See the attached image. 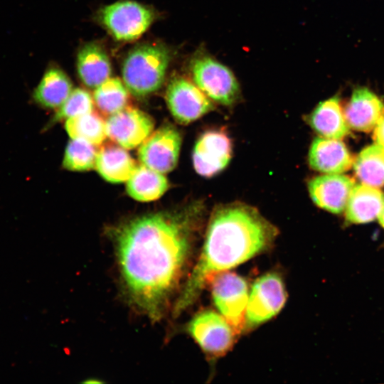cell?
<instances>
[{"mask_svg":"<svg viewBox=\"0 0 384 384\" xmlns=\"http://www.w3.org/2000/svg\"><path fill=\"white\" fill-rule=\"evenodd\" d=\"M208 284L214 304L220 314L236 334L241 333L245 329L249 297L245 279L234 272L224 271L216 274Z\"/></svg>","mask_w":384,"mask_h":384,"instance_id":"5b68a950","label":"cell"},{"mask_svg":"<svg viewBox=\"0 0 384 384\" xmlns=\"http://www.w3.org/2000/svg\"><path fill=\"white\" fill-rule=\"evenodd\" d=\"M98 149L86 141L72 139L68 144L63 166L72 171H86L95 168Z\"/></svg>","mask_w":384,"mask_h":384,"instance_id":"d4e9b609","label":"cell"},{"mask_svg":"<svg viewBox=\"0 0 384 384\" xmlns=\"http://www.w3.org/2000/svg\"><path fill=\"white\" fill-rule=\"evenodd\" d=\"M373 139L376 144L384 147V115L374 128Z\"/></svg>","mask_w":384,"mask_h":384,"instance_id":"4316f807","label":"cell"},{"mask_svg":"<svg viewBox=\"0 0 384 384\" xmlns=\"http://www.w3.org/2000/svg\"><path fill=\"white\" fill-rule=\"evenodd\" d=\"M355 181L339 174H325L311 178L308 190L313 202L332 213H341L346 208Z\"/></svg>","mask_w":384,"mask_h":384,"instance_id":"4fadbf2b","label":"cell"},{"mask_svg":"<svg viewBox=\"0 0 384 384\" xmlns=\"http://www.w3.org/2000/svg\"><path fill=\"white\" fill-rule=\"evenodd\" d=\"M277 233L276 227L252 206L235 202L216 207L198 260L175 303L174 315L190 306L216 274L270 248Z\"/></svg>","mask_w":384,"mask_h":384,"instance_id":"7a4b0ae2","label":"cell"},{"mask_svg":"<svg viewBox=\"0 0 384 384\" xmlns=\"http://www.w3.org/2000/svg\"><path fill=\"white\" fill-rule=\"evenodd\" d=\"M191 213L143 215L124 223L114 234L126 292L152 321L163 315L191 253L195 225Z\"/></svg>","mask_w":384,"mask_h":384,"instance_id":"6da1fadb","label":"cell"},{"mask_svg":"<svg viewBox=\"0 0 384 384\" xmlns=\"http://www.w3.org/2000/svg\"><path fill=\"white\" fill-rule=\"evenodd\" d=\"M187 331L201 349L213 357L225 354L233 346L236 335L227 320L212 310L196 314L188 323Z\"/></svg>","mask_w":384,"mask_h":384,"instance_id":"ba28073f","label":"cell"},{"mask_svg":"<svg viewBox=\"0 0 384 384\" xmlns=\"http://www.w3.org/2000/svg\"><path fill=\"white\" fill-rule=\"evenodd\" d=\"M171 59L169 49L162 43H143L132 49L122 69L123 82L129 93L142 97L159 90Z\"/></svg>","mask_w":384,"mask_h":384,"instance_id":"3957f363","label":"cell"},{"mask_svg":"<svg viewBox=\"0 0 384 384\" xmlns=\"http://www.w3.org/2000/svg\"><path fill=\"white\" fill-rule=\"evenodd\" d=\"M65 127L72 139L99 146L106 137V121L94 111L65 120Z\"/></svg>","mask_w":384,"mask_h":384,"instance_id":"603a6c76","label":"cell"},{"mask_svg":"<svg viewBox=\"0 0 384 384\" xmlns=\"http://www.w3.org/2000/svg\"><path fill=\"white\" fill-rule=\"evenodd\" d=\"M154 127V122L149 114L129 105L106 120L107 137L126 149L141 145Z\"/></svg>","mask_w":384,"mask_h":384,"instance_id":"8fae6325","label":"cell"},{"mask_svg":"<svg viewBox=\"0 0 384 384\" xmlns=\"http://www.w3.org/2000/svg\"><path fill=\"white\" fill-rule=\"evenodd\" d=\"M384 206V193L377 187L355 185L346 207V218L351 223H369L378 217Z\"/></svg>","mask_w":384,"mask_h":384,"instance_id":"d6986e66","label":"cell"},{"mask_svg":"<svg viewBox=\"0 0 384 384\" xmlns=\"http://www.w3.org/2000/svg\"><path fill=\"white\" fill-rule=\"evenodd\" d=\"M137 166L134 159L126 149L117 144H106L98 149L95 169L108 182L118 183L127 181Z\"/></svg>","mask_w":384,"mask_h":384,"instance_id":"ac0fdd59","label":"cell"},{"mask_svg":"<svg viewBox=\"0 0 384 384\" xmlns=\"http://www.w3.org/2000/svg\"><path fill=\"white\" fill-rule=\"evenodd\" d=\"M361 183L373 187L384 186V147L372 144L363 149L353 164Z\"/></svg>","mask_w":384,"mask_h":384,"instance_id":"7402d4cb","label":"cell"},{"mask_svg":"<svg viewBox=\"0 0 384 384\" xmlns=\"http://www.w3.org/2000/svg\"><path fill=\"white\" fill-rule=\"evenodd\" d=\"M354 159L346 146L339 139L316 137L309 152L311 169L329 174H341L349 170Z\"/></svg>","mask_w":384,"mask_h":384,"instance_id":"9a60e30c","label":"cell"},{"mask_svg":"<svg viewBox=\"0 0 384 384\" xmlns=\"http://www.w3.org/2000/svg\"><path fill=\"white\" fill-rule=\"evenodd\" d=\"M100 18L116 40L133 41L147 31L154 19V14L138 2L122 1L103 8Z\"/></svg>","mask_w":384,"mask_h":384,"instance_id":"8992f818","label":"cell"},{"mask_svg":"<svg viewBox=\"0 0 384 384\" xmlns=\"http://www.w3.org/2000/svg\"><path fill=\"white\" fill-rule=\"evenodd\" d=\"M129 91L118 78H109L94 91V102L105 115H111L128 106Z\"/></svg>","mask_w":384,"mask_h":384,"instance_id":"cb8c5ba5","label":"cell"},{"mask_svg":"<svg viewBox=\"0 0 384 384\" xmlns=\"http://www.w3.org/2000/svg\"><path fill=\"white\" fill-rule=\"evenodd\" d=\"M77 69L83 84L92 89L110 78L112 72L107 53L96 43H86L80 49L77 55Z\"/></svg>","mask_w":384,"mask_h":384,"instance_id":"e0dca14e","label":"cell"},{"mask_svg":"<svg viewBox=\"0 0 384 384\" xmlns=\"http://www.w3.org/2000/svg\"><path fill=\"white\" fill-rule=\"evenodd\" d=\"M190 71L193 82L211 100L232 105L238 100L240 86L233 73L206 52L194 55Z\"/></svg>","mask_w":384,"mask_h":384,"instance_id":"277c9868","label":"cell"},{"mask_svg":"<svg viewBox=\"0 0 384 384\" xmlns=\"http://www.w3.org/2000/svg\"><path fill=\"white\" fill-rule=\"evenodd\" d=\"M94 101L92 97L85 89L80 87L72 90L63 104L57 109L46 128L55 123L84 114L93 111Z\"/></svg>","mask_w":384,"mask_h":384,"instance_id":"484cf974","label":"cell"},{"mask_svg":"<svg viewBox=\"0 0 384 384\" xmlns=\"http://www.w3.org/2000/svg\"><path fill=\"white\" fill-rule=\"evenodd\" d=\"M306 119L323 137L341 139L349 134V126L337 97L321 102Z\"/></svg>","mask_w":384,"mask_h":384,"instance_id":"2e32d148","label":"cell"},{"mask_svg":"<svg viewBox=\"0 0 384 384\" xmlns=\"http://www.w3.org/2000/svg\"><path fill=\"white\" fill-rule=\"evenodd\" d=\"M378 220L380 224L384 228V206L378 215Z\"/></svg>","mask_w":384,"mask_h":384,"instance_id":"83f0119b","label":"cell"},{"mask_svg":"<svg viewBox=\"0 0 384 384\" xmlns=\"http://www.w3.org/2000/svg\"><path fill=\"white\" fill-rule=\"evenodd\" d=\"M343 112L349 127L370 132L384 115V103L368 88L358 87L353 90Z\"/></svg>","mask_w":384,"mask_h":384,"instance_id":"5bb4252c","label":"cell"},{"mask_svg":"<svg viewBox=\"0 0 384 384\" xmlns=\"http://www.w3.org/2000/svg\"><path fill=\"white\" fill-rule=\"evenodd\" d=\"M181 136L172 124H166L152 132L140 145L141 163L161 174L171 171L177 165Z\"/></svg>","mask_w":384,"mask_h":384,"instance_id":"30bf717a","label":"cell"},{"mask_svg":"<svg viewBox=\"0 0 384 384\" xmlns=\"http://www.w3.org/2000/svg\"><path fill=\"white\" fill-rule=\"evenodd\" d=\"M73 90L68 76L60 68L51 66L44 73L32 92V100L46 109H58Z\"/></svg>","mask_w":384,"mask_h":384,"instance_id":"ffe728a7","label":"cell"},{"mask_svg":"<svg viewBox=\"0 0 384 384\" xmlns=\"http://www.w3.org/2000/svg\"><path fill=\"white\" fill-rule=\"evenodd\" d=\"M169 188L164 174L148 166L137 165L127 181V192L130 197L141 202L155 201L162 196Z\"/></svg>","mask_w":384,"mask_h":384,"instance_id":"44dd1931","label":"cell"},{"mask_svg":"<svg viewBox=\"0 0 384 384\" xmlns=\"http://www.w3.org/2000/svg\"><path fill=\"white\" fill-rule=\"evenodd\" d=\"M165 97L171 114L182 124L194 122L214 108L210 99L195 83L181 76L169 81Z\"/></svg>","mask_w":384,"mask_h":384,"instance_id":"9c48e42d","label":"cell"},{"mask_svg":"<svg viewBox=\"0 0 384 384\" xmlns=\"http://www.w3.org/2000/svg\"><path fill=\"white\" fill-rule=\"evenodd\" d=\"M232 142L228 135L219 129L203 132L198 139L193 152V164L201 176L210 178L223 171L232 156Z\"/></svg>","mask_w":384,"mask_h":384,"instance_id":"7c38bea8","label":"cell"},{"mask_svg":"<svg viewBox=\"0 0 384 384\" xmlns=\"http://www.w3.org/2000/svg\"><path fill=\"white\" fill-rule=\"evenodd\" d=\"M287 299L281 277L269 272L259 277L249 294L245 329H252L276 316Z\"/></svg>","mask_w":384,"mask_h":384,"instance_id":"52a82bcc","label":"cell"}]
</instances>
